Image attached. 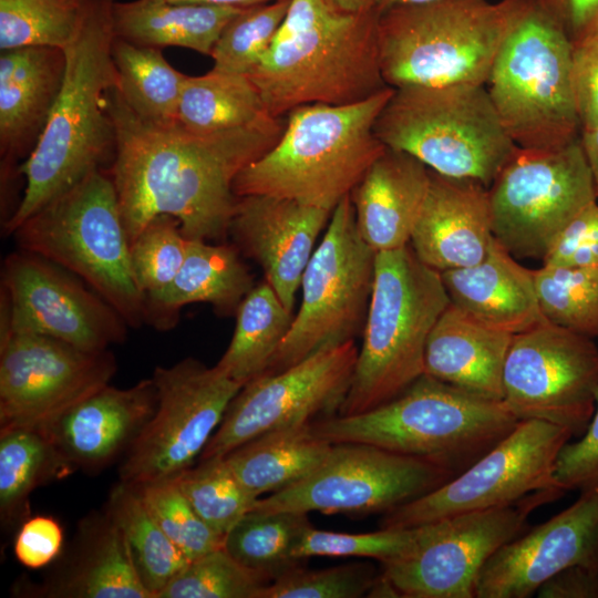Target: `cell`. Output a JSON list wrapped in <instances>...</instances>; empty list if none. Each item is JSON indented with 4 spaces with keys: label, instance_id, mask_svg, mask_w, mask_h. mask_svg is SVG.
Masks as SVG:
<instances>
[{
    "label": "cell",
    "instance_id": "5b68a950",
    "mask_svg": "<svg viewBox=\"0 0 598 598\" xmlns=\"http://www.w3.org/2000/svg\"><path fill=\"white\" fill-rule=\"evenodd\" d=\"M518 422L503 401L423 373L394 399L362 413L315 420L312 429L332 444L374 445L426 460L455 477Z\"/></svg>",
    "mask_w": 598,
    "mask_h": 598
},
{
    "label": "cell",
    "instance_id": "9a60e30c",
    "mask_svg": "<svg viewBox=\"0 0 598 598\" xmlns=\"http://www.w3.org/2000/svg\"><path fill=\"white\" fill-rule=\"evenodd\" d=\"M547 488L508 505L458 514L424 524L417 546L381 563V574L404 598H475L477 577L489 557L520 535L532 513L559 498Z\"/></svg>",
    "mask_w": 598,
    "mask_h": 598
},
{
    "label": "cell",
    "instance_id": "f546056e",
    "mask_svg": "<svg viewBox=\"0 0 598 598\" xmlns=\"http://www.w3.org/2000/svg\"><path fill=\"white\" fill-rule=\"evenodd\" d=\"M45 592L58 598H152L123 533L105 512L84 522L68 568Z\"/></svg>",
    "mask_w": 598,
    "mask_h": 598
},
{
    "label": "cell",
    "instance_id": "db71d44e",
    "mask_svg": "<svg viewBox=\"0 0 598 598\" xmlns=\"http://www.w3.org/2000/svg\"><path fill=\"white\" fill-rule=\"evenodd\" d=\"M536 594L539 598H598V566L565 568L546 580Z\"/></svg>",
    "mask_w": 598,
    "mask_h": 598
},
{
    "label": "cell",
    "instance_id": "ba28073f",
    "mask_svg": "<svg viewBox=\"0 0 598 598\" xmlns=\"http://www.w3.org/2000/svg\"><path fill=\"white\" fill-rule=\"evenodd\" d=\"M19 249L81 278L126 321L145 324V295L131 261L130 240L109 169H99L53 198L14 231Z\"/></svg>",
    "mask_w": 598,
    "mask_h": 598
},
{
    "label": "cell",
    "instance_id": "7c38bea8",
    "mask_svg": "<svg viewBox=\"0 0 598 598\" xmlns=\"http://www.w3.org/2000/svg\"><path fill=\"white\" fill-rule=\"evenodd\" d=\"M488 196L495 239L516 259L538 260L566 224L598 198L579 137L549 151L517 146Z\"/></svg>",
    "mask_w": 598,
    "mask_h": 598
},
{
    "label": "cell",
    "instance_id": "6da1fadb",
    "mask_svg": "<svg viewBox=\"0 0 598 598\" xmlns=\"http://www.w3.org/2000/svg\"><path fill=\"white\" fill-rule=\"evenodd\" d=\"M106 106L116 132L109 172L130 245L159 215L175 217L188 239L223 240L238 198L235 177L271 150L286 126L275 116L216 133L153 123L132 111L116 84Z\"/></svg>",
    "mask_w": 598,
    "mask_h": 598
},
{
    "label": "cell",
    "instance_id": "836d02e7",
    "mask_svg": "<svg viewBox=\"0 0 598 598\" xmlns=\"http://www.w3.org/2000/svg\"><path fill=\"white\" fill-rule=\"evenodd\" d=\"M271 116L248 75L212 69L187 75L176 121L195 133H216L256 124Z\"/></svg>",
    "mask_w": 598,
    "mask_h": 598
},
{
    "label": "cell",
    "instance_id": "484cf974",
    "mask_svg": "<svg viewBox=\"0 0 598 598\" xmlns=\"http://www.w3.org/2000/svg\"><path fill=\"white\" fill-rule=\"evenodd\" d=\"M430 184V168L416 157L386 147L350 194L357 227L375 251L410 244Z\"/></svg>",
    "mask_w": 598,
    "mask_h": 598
},
{
    "label": "cell",
    "instance_id": "7dc6e473",
    "mask_svg": "<svg viewBox=\"0 0 598 598\" xmlns=\"http://www.w3.org/2000/svg\"><path fill=\"white\" fill-rule=\"evenodd\" d=\"M368 561L308 570L301 566L268 584L261 598H359L367 594L378 576Z\"/></svg>",
    "mask_w": 598,
    "mask_h": 598
},
{
    "label": "cell",
    "instance_id": "816d5d0a",
    "mask_svg": "<svg viewBox=\"0 0 598 598\" xmlns=\"http://www.w3.org/2000/svg\"><path fill=\"white\" fill-rule=\"evenodd\" d=\"M573 85L581 128L598 125V35L573 43Z\"/></svg>",
    "mask_w": 598,
    "mask_h": 598
},
{
    "label": "cell",
    "instance_id": "94428289",
    "mask_svg": "<svg viewBox=\"0 0 598 598\" xmlns=\"http://www.w3.org/2000/svg\"><path fill=\"white\" fill-rule=\"evenodd\" d=\"M62 1H65V2H81L83 0H62Z\"/></svg>",
    "mask_w": 598,
    "mask_h": 598
},
{
    "label": "cell",
    "instance_id": "9c48e42d",
    "mask_svg": "<svg viewBox=\"0 0 598 598\" xmlns=\"http://www.w3.org/2000/svg\"><path fill=\"white\" fill-rule=\"evenodd\" d=\"M509 23V1L431 0L380 12L383 80L406 85L485 84Z\"/></svg>",
    "mask_w": 598,
    "mask_h": 598
},
{
    "label": "cell",
    "instance_id": "681fc988",
    "mask_svg": "<svg viewBox=\"0 0 598 598\" xmlns=\"http://www.w3.org/2000/svg\"><path fill=\"white\" fill-rule=\"evenodd\" d=\"M554 480L565 492L598 489V390L595 413L585 433L577 442H566L556 457Z\"/></svg>",
    "mask_w": 598,
    "mask_h": 598
},
{
    "label": "cell",
    "instance_id": "6f0895ef",
    "mask_svg": "<svg viewBox=\"0 0 598 598\" xmlns=\"http://www.w3.org/2000/svg\"><path fill=\"white\" fill-rule=\"evenodd\" d=\"M367 597L370 598H395L400 597L394 585L381 574H378L372 586L370 587Z\"/></svg>",
    "mask_w": 598,
    "mask_h": 598
},
{
    "label": "cell",
    "instance_id": "c3c4849f",
    "mask_svg": "<svg viewBox=\"0 0 598 598\" xmlns=\"http://www.w3.org/2000/svg\"><path fill=\"white\" fill-rule=\"evenodd\" d=\"M542 262L544 266L598 268V203L582 208L556 235Z\"/></svg>",
    "mask_w": 598,
    "mask_h": 598
},
{
    "label": "cell",
    "instance_id": "8992f818",
    "mask_svg": "<svg viewBox=\"0 0 598 598\" xmlns=\"http://www.w3.org/2000/svg\"><path fill=\"white\" fill-rule=\"evenodd\" d=\"M448 303L441 272L410 244L377 252L362 344L339 415L374 409L424 373L427 338Z\"/></svg>",
    "mask_w": 598,
    "mask_h": 598
},
{
    "label": "cell",
    "instance_id": "f907efd6",
    "mask_svg": "<svg viewBox=\"0 0 598 598\" xmlns=\"http://www.w3.org/2000/svg\"><path fill=\"white\" fill-rule=\"evenodd\" d=\"M62 545L60 523L51 516L37 515L23 520L14 538L13 553L22 566L39 569L59 556Z\"/></svg>",
    "mask_w": 598,
    "mask_h": 598
},
{
    "label": "cell",
    "instance_id": "e0dca14e",
    "mask_svg": "<svg viewBox=\"0 0 598 598\" xmlns=\"http://www.w3.org/2000/svg\"><path fill=\"white\" fill-rule=\"evenodd\" d=\"M597 390L598 348L591 338L547 320L513 336L503 402L519 421H545L581 436Z\"/></svg>",
    "mask_w": 598,
    "mask_h": 598
},
{
    "label": "cell",
    "instance_id": "60d3db41",
    "mask_svg": "<svg viewBox=\"0 0 598 598\" xmlns=\"http://www.w3.org/2000/svg\"><path fill=\"white\" fill-rule=\"evenodd\" d=\"M543 317L550 323L598 338V268L542 265L533 269Z\"/></svg>",
    "mask_w": 598,
    "mask_h": 598
},
{
    "label": "cell",
    "instance_id": "ab89813d",
    "mask_svg": "<svg viewBox=\"0 0 598 598\" xmlns=\"http://www.w3.org/2000/svg\"><path fill=\"white\" fill-rule=\"evenodd\" d=\"M84 3L62 0H0V49H65L78 35Z\"/></svg>",
    "mask_w": 598,
    "mask_h": 598
},
{
    "label": "cell",
    "instance_id": "11a10c76",
    "mask_svg": "<svg viewBox=\"0 0 598 598\" xmlns=\"http://www.w3.org/2000/svg\"><path fill=\"white\" fill-rule=\"evenodd\" d=\"M579 138L592 175L598 197V125L588 128H581Z\"/></svg>",
    "mask_w": 598,
    "mask_h": 598
},
{
    "label": "cell",
    "instance_id": "91938a15",
    "mask_svg": "<svg viewBox=\"0 0 598 598\" xmlns=\"http://www.w3.org/2000/svg\"><path fill=\"white\" fill-rule=\"evenodd\" d=\"M431 0H379L378 10L381 12L390 7L404 4V3H420Z\"/></svg>",
    "mask_w": 598,
    "mask_h": 598
},
{
    "label": "cell",
    "instance_id": "44dd1931",
    "mask_svg": "<svg viewBox=\"0 0 598 598\" xmlns=\"http://www.w3.org/2000/svg\"><path fill=\"white\" fill-rule=\"evenodd\" d=\"M574 565L598 566V489L498 548L483 566L475 598H528Z\"/></svg>",
    "mask_w": 598,
    "mask_h": 598
},
{
    "label": "cell",
    "instance_id": "83f0119b",
    "mask_svg": "<svg viewBox=\"0 0 598 598\" xmlns=\"http://www.w3.org/2000/svg\"><path fill=\"white\" fill-rule=\"evenodd\" d=\"M513 336L482 323L450 302L427 338L424 373L503 401L504 365Z\"/></svg>",
    "mask_w": 598,
    "mask_h": 598
},
{
    "label": "cell",
    "instance_id": "680465c9",
    "mask_svg": "<svg viewBox=\"0 0 598 598\" xmlns=\"http://www.w3.org/2000/svg\"><path fill=\"white\" fill-rule=\"evenodd\" d=\"M167 1L177 2V3H194V4H206V6H218V7L246 8L254 4L268 2L271 0H167Z\"/></svg>",
    "mask_w": 598,
    "mask_h": 598
},
{
    "label": "cell",
    "instance_id": "d6986e66",
    "mask_svg": "<svg viewBox=\"0 0 598 598\" xmlns=\"http://www.w3.org/2000/svg\"><path fill=\"white\" fill-rule=\"evenodd\" d=\"M116 360L61 340L9 332L0 338V429L41 427L110 384Z\"/></svg>",
    "mask_w": 598,
    "mask_h": 598
},
{
    "label": "cell",
    "instance_id": "603a6c76",
    "mask_svg": "<svg viewBox=\"0 0 598 598\" xmlns=\"http://www.w3.org/2000/svg\"><path fill=\"white\" fill-rule=\"evenodd\" d=\"M156 404L152 378L125 389L107 384L38 429L74 468L94 471L128 450Z\"/></svg>",
    "mask_w": 598,
    "mask_h": 598
},
{
    "label": "cell",
    "instance_id": "3957f363",
    "mask_svg": "<svg viewBox=\"0 0 598 598\" xmlns=\"http://www.w3.org/2000/svg\"><path fill=\"white\" fill-rule=\"evenodd\" d=\"M378 9L342 13L323 0H291L271 47L248 74L267 112L347 105L388 87L379 59Z\"/></svg>",
    "mask_w": 598,
    "mask_h": 598
},
{
    "label": "cell",
    "instance_id": "52a82bcc",
    "mask_svg": "<svg viewBox=\"0 0 598 598\" xmlns=\"http://www.w3.org/2000/svg\"><path fill=\"white\" fill-rule=\"evenodd\" d=\"M509 23L487 80L516 146L549 151L580 135L573 85V42L536 0H508Z\"/></svg>",
    "mask_w": 598,
    "mask_h": 598
},
{
    "label": "cell",
    "instance_id": "f1b7e54d",
    "mask_svg": "<svg viewBox=\"0 0 598 598\" xmlns=\"http://www.w3.org/2000/svg\"><path fill=\"white\" fill-rule=\"evenodd\" d=\"M255 287L235 247L188 239L184 262L173 281L145 296V323L172 329L181 309L189 303H210L219 315H235Z\"/></svg>",
    "mask_w": 598,
    "mask_h": 598
},
{
    "label": "cell",
    "instance_id": "f5cc1de1",
    "mask_svg": "<svg viewBox=\"0 0 598 598\" xmlns=\"http://www.w3.org/2000/svg\"><path fill=\"white\" fill-rule=\"evenodd\" d=\"M573 43L598 35V0H536Z\"/></svg>",
    "mask_w": 598,
    "mask_h": 598
},
{
    "label": "cell",
    "instance_id": "7402d4cb",
    "mask_svg": "<svg viewBox=\"0 0 598 598\" xmlns=\"http://www.w3.org/2000/svg\"><path fill=\"white\" fill-rule=\"evenodd\" d=\"M332 210L267 195L237 198L229 234L264 270L265 280L292 312L317 237Z\"/></svg>",
    "mask_w": 598,
    "mask_h": 598
},
{
    "label": "cell",
    "instance_id": "ee69618b",
    "mask_svg": "<svg viewBox=\"0 0 598 598\" xmlns=\"http://www.w3.org/2000/svg\"><path fill=\"white\" fill-rule=\"evenodd\" d=\"M133 486L163 532L189 561L224 547L225 538L198 516L174 477Z\"/></svg>",
    "mask_w": 598,
    "mask_h": 598
},
{
    "label": "cell",
    "instance_id": "bcb514c9",
    "mask_svg": "<svg viewBox=\"0 0 598 598\" xmlns=\"http://www.w3.org/2000/svg\"><path fill=\"white\" fill-rule=\"evenodd\" d=\"M187 244L179 221L169 215L154 217L131 243L134 276L145 296L173 281L184 262Z\"/></svg>",
    "mask_w": 598,
    "mask_h": 598
},
{
    "label": "cell",
    "instance_id": "d6a6232c",
    "mask_svg": "<svg viewBox=\"0 0 598 598\" xmlns=\"http://www.w3.org/2000/svg\"><path fill=\"white\" fill-rule=\"evenodd\" d=\"M235 316L230 343L215 365L244 385L268 369L293 316L266 280L245 296Z\"/></svg>",
    "mask_w": 598,
    "mask_h": 598
},
{
    "label": "cell",
    "instance_id": "ffe728a7",
    "mask_svg": "<svg viewBox=\"0 0 598 598\" xmlns=\"http://www.w3.org/2000/svg\"><path fill=\"white\" fill-rule=\"evenodd\" d=\"M9 332L48 336L85 351L123 343L128 324L81 278L37 254L19 249L2 267ZM1 336L0 338H3Z\"/></svg>",
    "mask_w": 598,
    "mask_h": 598
},
{
    "label": "cell",
    "instance_id": "277c9868",
    "mask_svg": "<svg viewBox=\"0 0 598 598\" xmlns=\"http://www.w3.org/2000/svg\"><path fill=\"white\" fill-rule=\"evenodd\" d=\"M393 90L347 105L292 110L277 144L235 177V195H267L333 210L386 148L374 124Z\"/></svg>",
    "mask_w": 598,
    "mask_h": 598
},
{
    "label": "cell",
    "instance_id": "d590c367",
    "mask_svg": "<svg viewBox=\"0 0 598 598\" xmlns=\"http://www.w3.org/2000/svg\"><path fill=\"white\" fill-rule=\"evenodd\" d=\"M105 513L123 533L143 585L157 598L189 560L163 532L135 486L120 481Z\"/></svg>",
    "mask_w": 598,
    "mask_h": 598
},
{
    "label": "cell",
    "instance_id": "f6af8a7d",
    "mask_svg": "<svg viewBox=\"0 0 598 598\" xmlns=\"http://www.w3.org/2000/svg\"><path fill=\"white\" fill-rule=\"evenodd\" d=\"M424 526L380 528L367 534H346L309 527L295 549L298 560L313 556L365 557L380 563L396 560L411 553L423 535Z\"/></svg>",
    "mask_w": 598,
    "mask_h": 598
},
{
    "label": "cell",
    "instance_id": "8fae6325",
    "mask_svg": "<svg viewBox=\"0 0 598 598\" xmlns=\"http://www.w3.org/2000/svg\"><path fill=\"white\" fill-rule=\"evenodd\" d=\"M377 252L360 235L347 195L332 210L324 236L301 279L298 313L264 373L280 372L363 332Z\"/></svg>",
    "mask_w": 598,
    "mask_h": 598
},
{
    "label": "cell",
    "instance_id": "74e56055",
    "mask_svg": "<svg viewBox=\"0 0 598 598\" xmlns=\"http://www.w3.org/2000/svg\"><path fill=\"white\" fill-rule=\"evenodd\" d=\"M309 527L308 514L251 511L226 535L224 548L270 584L301 566L293 553Z\"/></svg>",
    "mask_w": 598,
    "mask_h": 598
},
{
    "label": "cell",
    "instance_id": "4316f807",
    "mask_svg": "<svg viewBox=\"0 0 598 598\" xmlns=\"http://www.w3.org/2000/svg\"><path fill=\"white\" fill-rule=\"evenodd\" d=\"M496 239L476 265L441 272L450 302L482 323L512 334L546 320L533 269L522 266Z\"/></svg>",
    "mask_w": 598,
    "mask_h": 598
},
{
    "label": "cell",
    "instance_id": "30bf717a",
    "mask_svg": "<svg viewBox=\"0 0 598 598\" xmlns=\"http://www.w3.org/2000/svg\"><path fill=\"white\" fill-rule=\"evenodd\" d=\"M374 132L384 146L430 169L489 187L516 150L485 84L396 87Z\"/></svg>",
    "mask_w": 598,
    "mask_h": 598
},
{
    "label": "cell",
    "instance_id": "1f68e13d",
    "mask_svg": "<svg viewBox=\"0 0 598 598\" xmlns=\"http://www.w3.org/2000/svg\"><path fill=\"white\" fill-rule=\"evenodd\" d=\"M332 443L312 422L269 431L225 455L239 482L256 497L280 492L307 477L328 456Z\"/></svg>",
    "mask_w": 598,
    "mask_h": 598
},
{
    "label": "cell",
    "instance_id": "8d00e7d4",
    "mask_svg": "<svg viewBox=\"0 0 598 598\" xmlns=\"http://www.w3.org/2000/svg\"><path fill=\"white\" fill-rule=\"evenodd\" d=\"M112 59L116 87L140 117L158 124L176 122L186 74L174 69L158 48L114 37Z\"/></svg>",
    "mask_w": 598,
    "mask_h": 598
},
{
    "label": "cell",
    "instance_id": "f35d334b",
    "mask_svg": "<svg viewBox=\"0 0 598 598\" xmlns=\"http://www.w3.org/2000/svg\"><path fill=\"white\" fill-rule=\"evenodd\" d=\"M174 478L198 516L224 538L258 501L239 482L225 456L199 460L197 466Z\"/></svg>",
    "mask_w": 598,
    "mask_h": 598
},
{
    "label": "cell",
    "instance_id": "5bb4252c",
    "mask_svg": "<svg viewBox=\"0 0 598 598\" xmlns=\"http://www.w3.org/2000/svg\"><path fill=\"white\" fill-rule=\"evenodd\" d=\"M454 476L419 457L364 443H338L300 482L258 498L252 511L368 515L386 513Z\"/></svg>",
    "mask_w": 598,
    "mask_h": 598
},
{
    "label": "cell",
    "instance_id": "2e32d148",
    "mask_svg": "<svg viewBox=\"0 0 598 598\" xmlns=\"http://www.w3.org/2000/svg\"><path fill=\"white\" fill-rule=\"evenodd\" d=\"M573 434L539 420H520L514 430L457 476L383 514L380 528H410L458 514L504 506L528 494L560 488L556 457Z\"/></svg>",
    "mask_w": 598,
    "mask_h": 598
},
{
    "label": "cell",
    "instance_id": "cb8c5ba5",
    "mask_svg": "<svg viewBox=\"0 0 598 598\" xmlns=\"http://www.w3.org/2000/svg\"><path fill=\"white\" fill-rule=\"evenodd\" d=\"M494 238L488 187L430 169V184L410 246L439 272L478 264Z\"/></svg>",
    "mask_w": 598,
    "mask_h": 598
},
{
    "label": "cell",
    "instance_id": "ac0fdd59",
    "mask_svg": "<svg viewBox=\"0 0 598 598\" xmlns=\"http://www.w3.org/2000/svg\"><path fill=\"white\" fill-rule=\"evenodd\" d=\"M358 351L350 341L245 383L199 460L225 456L269 431L336 415L348 393Z\"/></svg>",
    "mask_w": 598,
    "mask_h": 598
},
{
    "label": "cell",
    "instance_id": "9f6ffc18",
    "mask_svg": "<svg viewBox=\"0 0 598 598\" xmlns=\"http://www.w3.org/2000/svg\"><path fill=\"white\" fill-rule=\"evenodd\" d=\"M323 2L342 13H362L378 9L379 0H323Z\"/></svg>",
    "mask_w": 598,
    "mask_h": 598
},
{
    "label": "cell",
    "instance_id": "d4e9b609",
    "mask_svg": "<svg viewBox=\"0 0 598 598\" xmlns=\"http://www.w3.org/2000/svg\"><path fill=\"white\" fill-rule=\"evenodd\" d=\"M65 52L51 47L3 50L0 55V154L2 183L35 146L60 93Z\"/></svg>",
    "mask_w": 598,
    "mask_h": 598
},
{
    "label": "cell",
    "instance_id": "4dcf8cb0",
    "mask_svg": "<svg viewBox=\"0 0 598 598\" xmlns=\"http://www.w3.org/2000/svg\"><path fill=\"white\" fill-rule=\"evenodd\" d=\"M243 8L167 0L115 1V37L153 48L181 47L210 55L226 24Z\"/></svg>",
    "mask_w": 598,
    "mask_h": 598
},
{
    "label": "cell",
    "instance_id": "b9f144b4",
    "mask_svg": "<svg viewBox=\"0 0 598 598\" xmlns=\"http://www.w3.org/2000/svg\"><path fill=\"white\" fill-rule=\"evenodd\" d=\"M290 4L291 0H271L243 8L213 49V69L248 75L271 47Z\"/></svg>",
    "mask_w": 598,
    "mask_h": 598
},
{
    "label": "cell",
    "instance_id": "4fadbf2b",
    "mask_svg": "<svg viewBox=\"0 0 598 598\" xmlns=\"http://www.w3.org/2000/svg\"><path fill=\"white\" fill-rule=\"evenodd\" d=\"M156 409L125 452L120 481L131 485L174 477L199 458L241 384L216 365L186 358L156 367Z\"/></svg>",
    "mask_w": 598,
    "mask_h": 598
},
{
    "label": "cell",
    "instance_id": "e575fe53",
    "mask_svg": "<svg viewBox=\"0 0 598 598\" xmlns=\"http://www.w3.org/2000/svg\"><path fill=\"white\" fill-rule=\"evenodd\" d=\"M74 467L38 427L0 429V516L4 525L25 518L28 498L39 486Z\"/></svg>",
    "mask_w": 598,
    "mask_h": 598
},
{
    "label": "cell",
    "instance_id": "7a4b0ae2",
    "mask_svg": "<svg viewBox=\"0 0 598 598\" xmlns=\"http://www.w3.org/2000/svg\"><path fill=\"white\" fill-rule=\"evenodd\" d=\"M85 0L81 29L64 49L62 86L30 155L19 166L25 178L22 198L3 223L6 235L53 198L91 173L106 169L116 150V132L107 111V91L117 76L112 59L113 4Z\"/></svg>",
    "mask_w": 598,
    "mask_h": 598
},
{
    "label": "cell",
    "instance_id": "7bdbcfd3",
    "mask_svg": "<svg viewBox=\"0 0 598 598\" xmlns=\"http://www.w3.org/2000/svg\"><path fill=\"white\" fill-rule=\"evenodd\" d=\"M268 584L221 547L190 560L157 598H261Z\"/></svg>",
    "mask_w": 598,
    "mask_h": 598
}]
</instances>
